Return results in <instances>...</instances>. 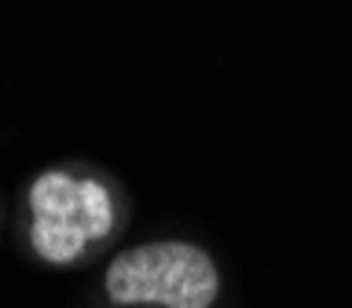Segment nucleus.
<instances>
[{
  "label": "nucleus",
  "mask_w": 352,
  "mask_h": 308,
  "mask_svg": "<svg viewBox=\"0 0 352 308\" xmlns=\"http://www.w3.org/2000/svg\"><path fill=\"white\" fill-rule=\"evenodd\" d=\"M220 275L209 253L187 242H151L118 253L107 268V294L118 305L209 308L217 301Z\"/></svg>",
  "instance_id": "nucleus-1"
},
{
  "label": "nucleus",
  "mask_w": 352,
  "mask_h": 308,
  "mask_svg": "<svg viewBox=\"0 0 352 308\" xmlns=\"http://www.w3.org/2000/svg\"><path fill=\"white\" fill-rule=\"evenodd\" d=\"M33 246L44 261L66 264L88 242L103 239L114 228V206L103 184L74 180L66 173H44L30 187Z\"/></svg>",
  "instance_id": "nucleus-2"
}]
</instances>
